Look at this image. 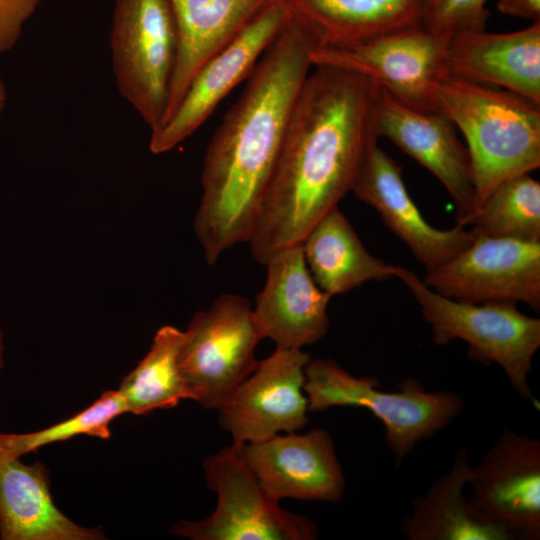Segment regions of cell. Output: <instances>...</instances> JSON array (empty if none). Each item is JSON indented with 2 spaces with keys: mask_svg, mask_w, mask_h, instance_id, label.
<instances>
[{
  "mask_svg": "<svg viewBox=\"0 0 540 540\" xmlns=\"http://www.w3.org/2000/svg\"><path fill=\"white\" fill-rule=\"evenodd\" d=\"M468 506L473 517L509 540L540 538V441L504 427L471 466Z\"/></svg>",
  "mask_w": 540,
  "mask_h": 540,
  "instance_id": "obj_11",
  "label": "cell"
},
{
  "mask_svg": "<svg viewBox=\"0 0 540 540\" xmlns=\"http://www.w3.org/2000/svg\"><path fill=\"white\" fill-rule=\"evenodd\" d=\"M320 47L359 43L420 25L425 0H284Z\"/></svg>",
  "mask_w": 540,
  "mask_h": 540,
  "instance_id": "obj_21",
  "label": "cell"
},
{
  "mask_svg": "<svg viewBox=\"0 0 540 540\" xmlns=\"http://www.w3.org/2000/svg\"><path fill=\"white\" fill-rule=\"evenodd\" d=\"M206 483L217 493V506L205 519L181 520L172 534L191 540H313L315 523L279 506L230 445L203 463Z\"/></svg>",
  "mask_w": 540,
  "mask_h": 540,
  "instance_id": "obj_8",
  "label": "cell"
},
{
  "mask_svg": "<svg viewBox=\"0 0 540 540\" xmlns=\"http://www.w3.org/2000/svg\"><path fill=\"white\" fill-rule=\"evenodd\" d=\"M301 244L313 279L332 297L369 281L395 277L397 265L367 251L338 207L323 216Z\"/></svg>",
  "mask_w": 540,
  "mask_h": 540,
  "instance_id": "obj_22",
  "label": "cell"
},
{
  "mask_svg": "<svg viewBox=\"0 0 540 540\" xmlns=\"http://www.w3.org/2000/svg\"><path fill=\"white\" fill-rule=\"evenodd\" d=\"M267 1L170 0L177 25L178 52L162 126L176 111L201 66L225 46Z\"/></svg>",
  "mask_w": 540,
  "mask_h": 540,
  "instance_id": "obj_20",
  "label": "cell"
},
{
  "mask_svg": "<svg viewBox=\"0 0 540 540\" xmlns=\"http://www.w3.org/2000/svg\"><path fill=\"white\" fill-rule=\"evenodd\" d=\"M99 528L76 524L55 505L47 467L22 463L0 444V539L99 540Z\"/></svg>",
  "mask_w": 540,
  "mask_h": 540,
  "instance_id": "obj_19",
  "label": "cell"
},
{
  "mask_svg": "<svg viewBox=\"0 0 540 540\" xmlns=\"http://www.w3.org/2000/svg\"><path fill=\"white\" fill-rule=\"evenodd\" d=\"M470 226L479 235L540 241V183L530 173L500 184Z\"/></svg>",
  "mask_w": 540,
  "mask_h": 540,
  "instance_id": "obj_25",
  "label": "cell"
},
{
  "mask_svg": "<svg viewBox=\"0 0 540 540\" xmlns=\"http://www.w3.org/2000/svg\"><path fill=\"white\" fill-rule=\"evenodd\" d=\"M447 73L520 95L540 105V21L522 30L460 31L448 39Z\"/></svg>",
  "mask_w": 540,
  "mask_h": 540,
  "instance_id": "obj_18",
  "label": "cell"
},
{
  "mask_svg": "<svg viewBox=\"0 0 540 540\" xmlns=\"http://www.w3.org/2000/svg\"><path fill=\"white\" fill-rule=\"evenodd\" d=\"M291 17L284 0H268L201 66L172 117L151 134L150 151L168 152L199 129L225 97L248 79Z\"/></svg>",
  "mask_w": 540,
  "mask_h": 540,
  "instance_id": "obj_10",
  "label": "cell"
},
{
  "mask_svg": "<svg viewBox=\"0 0 540 540\" xmlns=\"http://www.w3.org/2000/svg\"><path fill=\"white\" fill-rule=\"evenodd\" d=\"M309 411L351 406L368 409L385 426V441L399 465L423 439L447 427L463 410L462 397L450 391H427L405 378L398 391L379 390L375 377H355L332 359H310L304 368Z\"/></svg>",
  "mask_w": 540,
  "mask_h": 540,
  "instance_id": "obj_5",
  "label": "cell"
},
{
  "mask_svg": "<svg viewBox=\"0 0 540 540\" xmlns=\"http://www.w3.org/2000/svg\"><path fill=\"white\" fill-rule=\"evenodd\" d=\"M395 277L420 306L435 345L463 340L471 359L484 365L497 363L514 390L539 407L528 383L532 360L540 347L539 318L520 312L511 301L470 303L447 298L401 266L396 267Z\"/></svg>",
  "mask_w": 540,
  "mask_h": 540,
  "instance_id": "obj_4",
  "label": "cell"
},
{
  "mask_svg": "<svg viewBox=\"0 0 540 540\" xmlns=\"http://www.w3.org/2000/svg\"><path fill=\"white\" fill-rule=\"evenodd\" d=\"M263 339L249 300L237 294L218 296L197 312L178 354L180 373L192 400L218 409L257 368V345Z\"/></svg>",
  "mask_w": 540,
  "mask_h": 540,
  "instance_id": "obj_7",
  "label": "cell"
},
{
  "mask_svg": "<svg viewBox=\"0 0 540 540\" xmlns=\"http://www.w3.org/2000/svg\"><path fill=\"white\" fill-rule=\"evenodd\" d=\"M237 447L261 486L278 502L292 498L336 503L343 497V469L326 430L276 434Z\"/></svg>",
  "mask_w": 540,
  "mask_h": 540,
  "instance_id": "obj_16",
  "label": "cell"
},
{
  "mask_svg": "<svg viewBox=\"0 0 540 540\" xmlns=\"http://www.w3.org/2000/svg\"><path fill=\"white\" fill-rule=\"evenodd\" d=\"M447 43L415 25L347 46L316 48L311 62L355 72L410 107L435 111L436 86L448 74Z\"/></svg>",
  "mask_w": 540,
  "mask_h": 540,
  "instance_id": "obj_9",
  "label": "cell"
},
{
  "mask_svg": "<svg viewBox=\"0 0 540 540\" xmlns=\"http://www.w3.org/2000/svg\"><path fill=\"white\" fill-rule=\"evenodd\" d=\"M470 474L469 456L462 448L455 455L450 471L412 501L411 512L402 521V532L407 539L509 540L503 530L473 517L463 493Z\"/></svg>",
  "mask_w": 540,
  "mask_h": 540,
  "instance_id": "obj_23",
  "label": "cell"
},
{
  "mask_svg": "<svg viewBox=\"0 0 540 540\" xmlns=\"http://www.w3.org/2000/svg\"><path fill=\"white\" fill-rule=\"evenodd\" d=\"M7 105V88L0 72V118L2 117Z\"/></svg>",
  "mask_w": 540,
  "mask_h": 540,
  "instance_id": "obj_30",
  "label": "cell"
},
{
  "mask_svg": "<svg viewBox=\"0 0 540 540\" xmlns=\"http://www.w3.org/2000/svg\"><path fill=\"white\" fill-rule=\"evenodd\" d=\"M497 9L505 15L540 21V0H498Z\"/></svg>",
  "mask_w": 540,
  "mask_h": 540,
  "instance_id": "obj_29",
  "label": "cell"
},
{
  "mask_svg": "<svg viewBox=\"0 0 540 540\" xmlns=\"http://www.w3.org/2000/svg\"><path fill=\"white\" fill-rule=\"evenodd\" d=\"M3 355H4V339H3V333L0 328V370L4 364Z\"/></svg>",
  "mask_w": 540,
  "mask_h": 540,
  "instance_id": "obj_31",
  "label": "cell"
},
{
  "mask_svg": "<svg viewBox=\"0 0 540 540\" xmlns=\"http://www.w3.org/2000/svg\"><path fill=\"white\" fill-rule=\"evenodd\" d=\"M310 356L297 348L276 347L220 406V426L234 446L257 442L280 432H297L308 423L303 390Z\"/></svg>",
  "mask_w": 540,
  "mask_h": 540,
  "instance_id": "obj_13",
  "label": "cell"
},
{
  "mask_svg": "<svg viewBox=\"0 0 540 540\" xmlns=\"http://www.w3.org/2000/svg\"><path fill=\"white\" fill-rule=\"evenodd\" d=\"M316 48L312 33L291 17L207 146L194 231L209 265L251 237Z\"/></svg>",
  "mask_w": 540,
  "mask_h": 540,
  "instance_id": "obj_2",
  "label": "cell"
},
{
  "mask_svg": "<svg viewBox=\"0 0 540 540\" xmlns=\"http://www.w3.org/2000/svg\"><path fill=\"white\" fill-rule=\"evenodd\" d=\"M437 105L464 136L477 212L503 182L540 166V105L510 91L445 75Z\"/></svg>",
  "mask_w": 540,
  "mask_h": 540,
  "instance_id": "obj_3",
  "label": "cell"
},
{
  "mask_svg": "<svg viewBox=\"0 0 540 540\" xmlns=\"http://www.w3.org/2000/svg\"><path fill=\"white\" fill-rule=\"evenodd\" d=\"M265 266L266 282L253 309L263 339L270 338L276 347L297 349L319 341L329 328L332 296L313 279L302 244L277 251Z\"/></svg>",
  "mask_w": 540,
  "mask_h": 540,
  "instance_id": "obj_17",
  "label": "cell"
},
{
  "mask_svg": "<svg viewBox=\"0 0 540 540\" xmlns=\"http://www.w3.org/2000/svg\"><path fill=\"white\" fill-rule=\"evenodd\" d=\"M43 0H0V54L11 51Z\"/></svg>",
  "mask_w": 540,
  "mask_h": 540,
  "instance_id": "obj_28",
  "label": "cell"
},
{
  "mask_svg": "<svg viewBox=\"0 0 540 540\" xmlns=\"http://www.w3.org/2000/svg\"><path fill=\"white\" fill-rule=\"evenodd\" d=\"M375 129L378 138H388L442 183L455 205L457 224L470 226L477 213L472 167L450 119L440 110L410 107L379 87Z\"/></svg>",
  "mask_w": 540,
  "mask_h": 540,
  "instance_id": "obj_14",
  "label": "cell"
},
{
  "mask_svg": "<svg viewBox=\"0 0 540 540\" xmlns=\"http://www.w3.org/2000/svg\"><path fill=\"white\" fill-rule=\"evenodd\" d=\"M436 293L458 301L523 302L540 310V241L476 233L473 241L422 280Z\"/></svg>",
  "mask_w": 540,
  "mask_h": 540,
  "instance_id": "obj_12",
  "label": "cell"
},
{
  "mask_svg": "<svg viewBox=\"0 0 540 540\" xmlns=\"http://www.w3.org/2000/svg\"><path fill=\"white\" fill-rule=\"evenodd\" d=\"M487 0H425L420 26L449 39L454 34L485 28Z\"/></svg>",
  "mask_w": 540,
  "mask_h": 540,
  "instance_id": "obj_27",
  "label": "cell"
},
{
  "mask_svg": "<svg viewBox=\"0 0 540 540\" xmlns=\"http://www.w3.org/2000/svg\"><path fill=\"white\" fill-rule=\"evenodd\" d=\"M109 46L118 93L151 134L156 132L165 118L178 52L170 0H114Z\"/></svg>",
  "mask_w": 540,
  "mask_h": 540,
  "instance_id": "obj_6",
  "label": "cell"
},
{
  "mask_svg": "<svg viewBox=\"0 0 540 540\" xmlns=\"http://www.w3.org/2000/svg\"><path fill=\"white\" fill-rule=\"evenodd\" d=\"M182 340L183 331L174 326L157 330L148 353L118 388L127 413L142 415L173 408L183 399L192 400L178 366Z\"/></svg>",
  "mask_w": 540,
  "mask_h": 540,
  "instance_id": "obj_24",
  "label": "cell"
},
{
  "mask_svg": "<svg viewBox=\"0 0 540 540\" xmlns=\"http://www.w3.org/2000/svg\"><path fill=\"white\" fill-rule=\"evenodd\" d=\"M124 413L127 410L118 389L107 390L84 410L42 430L29 433L0 432V444L8 453L20 458L48 444L66 441L78 435L109 439L110 423Z\"/></svg>",
  "mask_w": 540,
  "mask_h": 540,
  "instance_id": "obj_26",
  "label": "cell"
},
{
  "mask_svg": "<svg viewBox=\"0 0 540 540\" xmlns=\"http://www.w3.org/2000/svg\"><path fill=\"white\" fill-rule=\"evenodd\" d=\"M378 91L377 84L355 72L312 67L248 241L256 262L265 265L277 251L302 243L351 190L368 149L379 139Z\"/></svg>",
  "mask_w": 540,
  "mask_h": 540,
  "instance_id": "obj_1",
  "label": "cell"
},
{
  "mask_svg": "<svg viewBox=\"0 0 540 540\" xmlns=\"http://www.w3.org/2000/svg\"><path fill=\"white\" fill-rule=\"evenodd\" d=\"M350 191L380 215L426 272L455 257L476 236L472 228L458 224L445 230L433 227L411 198L401 166L377 142L368 149Z\"/></svg>",
  "mask_w": 540,
  "mask_h": 540,
  "instance_id": "obj_15",
  "label": "cell"
}]
</instances>
